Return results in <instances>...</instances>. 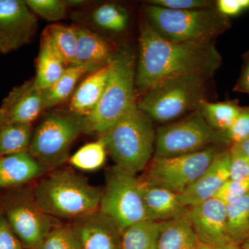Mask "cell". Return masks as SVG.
<instances>
[{
	"mask_svg": "<svg viewBox=\"0 0 249 249\" xmlns=\"http://www.w3.org/2000/svg\"><path fill=\"white\" fill-rule=\"evenodd\" d=\"M222 65L214 42L180 43L163 38L144 20L139 31L136 87L146 92L163 80L197 75L211 78Z\"/></svg>",
	"mask_w": 249,
	"mask_h": 249,
	"instance_id": "obj_1",
	"label": "cell"
},
{
	"mask_svg": "<svg viewBox=\"0 0 249 249\" xmlns=\"http://www.w3.org/2000/svg\"><path fill=\"white\" fill-rule=\"evenodd\" d=\"M36 202L45 213L76 219L99 209L103 190L71 169L55 170L34 186Z\"/></svg>",
	"mask_w": 249,
	"mask_h": 249,
	"instance_id": "obj_2",
	"label": "cell"
},
{
	"mask_svg": "<svg viewBox=\"0 0 249 249\" xmlns=\"http://www.w3.org/2000/svg\"><path fill=\"white\" fill-rule=\"evenodd\" d=\"M153 123L137 106L99 134L116 166L135 176L145 170L155 153Z\"/></svg>",
	"mask_w": 249,
	"mask_h": 249,
	"instance_id": "obj_3",
	"label": "cell"
},
{
	"mask_svg": "<svg viewBox=\"0 0 249 249\" xmlns=\"http://www.w3.org/2000/svg\"><path fill=\"white\" fill-rule=\"evenodd\" d=\"M137 61L127 46L116 49L107 84L94 110L84 118L85 133H101L137 106Z\"/></svg>",
	"mask_w": 249,
	"mask_h": 249,
	"instance_id": "obj_4",
	"label": "cell"
},
{
	"mask_svg": "<svg viewBox=\"0 0 249 249\" xmlns=\"http://www.w3.org/2000/svg\"><path fill=\"white\" fill-rule=\"evenodd\" d=\"M145 20L163 38L180 43L214 42L231 27L229 18L215 8L171 10L147 4Z\"/></svg>",
	"mask_w": 249,
	"mask_h": 249,
	"instance_id": "obj_5",
	"label": "cell"
},
{
	"mask_svg": "<svg viewBox=\"0 0 249 249\" xmlns=\"http://www.w3.org/2000/svg\"><path fill=\"white\" fill-rule=\"evenodd\" d=\"M209 79L191 74L168 78L147 91L137 107L153 122L168 124L200 109L208 100Z\"/></svg>",
	"mask_w": 249,
	"mask_h": 249,
	"instance_id": "obj_6",
	"label": "cell"
},
{
	"mask_svg": "<svg viewBox=\"0 0 249 249\" xmlns=\"http://www.w3.org/2000/svg\"><path fill=\"white\" fill-rule=\"evenodd\" d=\"M0 211L24 249H34L61 224L39 207L30 183L0 190Z\"/></svg>",
	"mask_w": 249,
	"mask_h": 249,
	"instance_id": "obj_7",
	"label": "cell"
},
{
	"mask_svg": "<svg viewBox=\"0 0 249 249\" xmlns=\"http://www.w3.org/2000/svg\"><path fill=\"white\" fill-rule=\"evenodd\" d=\"M84 129V117L70 111L49 113L33 134L29 154L47 172L53 171L68 160L71 144Z\"/></svg>",
	"mask_w": 249,
	"mask_h": 249,
	"instance_id": "obj_8",
	"label": "cell"
},
{
	"mask_svg": "<svg viewBox=\"0 0 249 249\" xmlns=\"http://www.w3.org/2000/svg\"><path fill=\"white\" fill-rule=\"evenodd\" d=\"M222 144H231L225 132L211 128L199 109L157 129L152 158L188 155Z\"/></svg>",
	"mask_w": 249,
	"mask_h": 249,
	"instance_id": "obj_9",
	"label": "cell"
},
{
	"mask_svg": "<svg viewBox=\"0 0 249 249\" xmlns=\"http://www.w3.org/2000/svg\"><path fill=\"white\" fill-rule=\"evenodd\" d=\"M99 210L116 224L121 234L133 224L148 220L139 178L116 165L109 168Z\"/></svg>",
	"mask_w": 249,
	"mask_h": 249,
	"instance_id": "obj_10",
	"label": "cell"
},
{
	"mask_svg": "<svg viewBox=\"0 0 249 249\" xmlns=\"http://www.w3.org/2000/svg\"><path fill=\"white\" fill-rule=\"evenodd\" d=\"M221 151L214 145L188 155L152 158L140 179L180 195L196 182Z\"/></svg>",
	"mask_w": 249,
	"mask_h": 249,
	"instance_id": "obj_11",
	"label": "cell"
},
{
	"mask_svg": "<svg viewBox=\"0 0 249 249\" xmlns=\"http://www.w3.org/2000/svg\"><path fill=\"white\" fill-rule=\"evenodd\" d=\"M37 29L36 15L22 0H0V53L29 43Z\"/></svg>",
	"mask_w": 249,
	"mask_h": 249,
	"instance_id": "obj_12",
	"label": "cell"
},
{
	"mask_svg": "<svg viewBox=\"0 0 249 249\" xmlns=\"http://www.w3.org/2000/svg\"><path fill=\"white\" fill-rule=\"evenodd\" d=\"M188 217L199 243L211 248L232 244L228 233L227 206L216 198L188 208Z\"/></svg>",
	"mask_w": 249,
	"mask_h": 249,
	"instance_id": "obj_13",
	"label": "cell"
},
{
	"mask_svg": "<svg viewBox=\"0 0 249 249\" xmlns=\"http://www.w3.org/2000/svg\"><path fill=\"white\" fill-rule=\"evenodd\" d=\"M44 109L43 90L34 78L14 88L4 98L0 107V126L31 124Z\"/></svg>",
	"mask_w": 249,
	"mask_h": 249,
	"instance_id": "obj_14",
	"label": "cell"
},
{
	"mask_svg": "<svg viewBox=\"0 0 249 249\" xmlns=\"http://www.w3.org/2000/svg\"><path fill=\"white\" fill-rule=\"evenodd\" d=\"M70 225L81 249H121L119 229L99 209L73 219Z\"/></svg>",
	"mask_w": 249,
	"mask_h": 249,
	"instance_id": "obj_15",
	"label": "cell"
},
{
	"mask_svg": "<svg viewBox=\"0 0 249 249\" xmlns=\"http://www.w3.org/2000/svg\"><path fill=\"white\" fill-rule=\"evenodd\" d=\"M230 150H222L196 182L179 195L182 204L188 209L213 198L230 178Z\"/></svg>",
	"mask_w": 249,
	"mask_h": 249,
	"instance_id": "obj_16",
	"label": "cell"
},
{
	"mask_svg": "<svg viewBox=\"0 0 249 249\" xmlns=\"http://www.w3.org/2000/svg\"><path fill=\"white\" fill-rule=\"evenodd\" d=\"M78 42L73 66L81 67L92 73L110 65L116 49L96 33L84 27H76Z\"/></svg>",
	"mask_w": 249,
	"mask_h": 249,
	"instance_id": "obj_17",
	"label": "cell"
},
{
	"mask_svg": "<svg viewBox=\"0 0 249 249\" xmlns=\"http://www.w3.org/2000/svg\"><path fill=\"white\" fill-rule=\"evenodd\" d=\"M139 180V188L147 219L161 222L178 217L186 212L179 195L161 187Z\"/></svg>",
	"mask_w": 249,
	"mask_h": 249,
	"instance_id": "obj_18",
	"label": "cell"
},
{
	"mask_svg": "<svg viewBox=\"0 0 249 249\" xmlns=\"http://www.w3.org/2000/svg\"><path fill=\"white\" fill-rule=\"evenodd\" d=\"M47 172L29 152L1 157L0 190L29 184Z\"/></svg>",
	"mask_w": 249,
	"mask_h": 249,
	"instance_id": "obj_19",
	"label": "cell"
},
{
	"mask_svg": "<svg viewBox=\"0 0 249 249\" xmlns=\"http://www.w3.org/2000/svg\"><path fill=\"white\" fill-rule=\"evenodd\" d=\"M110 65L93 71L77 88L70 105V111L82 117L91 114L102 97L110 72Z\"/></svg>",
	"mask_w": 249,
	"mask_h": 249,
	"instance_id": "obj_20",
	"label": "cell"
},
{
	"mask_svg": "<svg viewBox=\"0 0 249 249\" xmlns=\"http://www.w3.org/2000/svg\"><path fill=\"white\" fill-rule=\"evenodd\" d=\"M187 211L178 217L160 222L157 249H198L199 242Z\"/></svg>",
	"mask_w": 249,
	"mask_h": 249,
	"instance_id": "obj_21",
	"label": "cell"
},
{
	"mask_svg": "<svg viewBox=\"0 0 249 249\" xmlns=\"http://www.w3.org/2000/svg\"><path fill=\"white\" fill-rule=\"evenodd\" d=\"M42 41L52 49L66 66H73L78 42L76 27L60 24L49 25L42 33Z\"/></svg>",
	"mask_w": 249,
	"mask_h": 249,
	"instance_id": "obj_22",
	"label": "cell"
},
{
	"mask_svg": "<svg viewBox=\"0 0 249 249\" xmlns=\"http://www.w3.org/2000/svg\"><path fill=\"white\" fill-rule=\"evenodd\" d=\"M160 222L142 221L121 234V249H157Z\"/></svg>",
	"mask_w": 249,
	"mask_h": 249,
	"instance_id": "obj_23",
	"label": "cell"
},
{
	"mask_svg": "<svg viewBox=\"0 0 249 249\" xmlns=\"http://www.w3.org/2000/svg\"><path fill=\"white\" fill-rule=\"evenodd\" d=\"M241 109L242 107L234 101L213 103L204 100L199 110L211 128L226 132L235 122Z\"/></svg>",
	"mask_w": 249,
	"mask_h": 249,
	"instance_id": "obj_24",
	"label": "cell"
},
{
	"mask_svg": "<svg viewBox=\"0 0 249 249\" xmlns=\"http://www.w3.org/2000/svg\"><path fill=\"white\" fill-rule=\"evenodd\" d=\"M87 73V70L81 67H67L63 74L54 84L43 90L45 109L65 102L74 91L78 80Z\"/></svg>",
	"mask_w": 249,
	"mask_h": 249,
	"instance_id": "obj_25",
	"label": "cell"
},
{
	"mask_svg": "<svg viewBox=\"0 0 249 249\" xmlns=\"http://www.w3.org/2000/svg\"><path fill=\"white\" fill-rule=\"evenodd\" d=\"M32 137L31 124L0 126V157L29 152Z\"/></svg>",
	"mask_w": 249,
	"mask_h": 249,
	"instance_id": "obj_26",
	"label": "cell"
},
{
	"mask_svg": "<svg viewBox=\"0 0 249 249\" xmlns=\"http://www.w3.org/2000/svg\"><path fill=\"white\" fill-rule=\"evenodd\" d=\"M66 65L45 42H41L37 59L36 84L42 90L52 86L63 74Z\"/></svg>",
	"mask_w": 249,
	"mask_h": 249,
	"instance_id": "obj_27",
	"label": "cell"
},
{
	"mask_svg": "<svg viewBox=\"0 0 249 249\" xmlns=\"http://www.w3.org/2000/svg\"><path fill=\"white\" fill-rule=\"evenodd\" d=\"M228 233L232 244L249 237V192L240 199L227 206Z\"/></svg>",
	"mask_w": 249,
	"mask_h": 249,
	"instance_id": "obj_28",
	"label": "cell"
},
{
	"mask_svg": "<svg viewBox=\"0 0 249 249\" xmlns=\"http://www.w3.org/2000/svg\"><path fill=\"white\" fill-rule=\"evenodd\" d=\"M91 20L104 30L121 33L128 26L129 14L127 10L120 5L106 3L93 11Z\"/></svg>",
	"mask_w": 249,
	"mask_h": 249,
	"instance_id": "obj_29",
	"label": "cell"
},
{
	"mask_svg": "<svg viewBox=\"0 0 249 249\" xmlns=\"http://www.w3.org/2000/svg\"><path fill=\"white\" fill-rule=\"evenodd\" d=\"M106 146L101 139L80 147L70 157L72 166L85 171L99 169L104 165L107 156Z\"/></svg>",
	"mask_w": 249,
	"mask_h": 249,
	"instance_id": "obj_30",
	"label": "cell"
},
{
	"mask_svg": "<svg viewBox=\"0 0 249 249\" xmlns=\"http://www.w3.org/2000/svg\"><path fill=\"white\" fill-rule=\"evenodd\" d=\"M34 249H81L70 224L53 228Z\"/></svg>",
	"mask_w": 249,
	"mask_h": 249,
	"instance_id": "obj_31",
	"label": "cell"
},
{
	"mask_svg": "<svg viewBox=\"0 0 249 249\" xmlns=\"http://www.w3.org/2000/svg\"><path fill=\"white\" fill-rule=\"evenodd\" d=\"M34 14L49 22H56L66 17L67 6L60 0H26Z\"/></svg>",
	"mask_w": 249,
	"mask_h": 249,
	"instance_id": "obj_32",
	"label": "cell"
},
{
	"mask_svg": "<svg viewBox=\"0 0 249 249\" xmlns=\"http://www.w3.org/2000/svg\"><path fill=\"white\" fill-rule=\"evenodd\" d=\"M147 4L171 10H196L216 7V1L210 0H151Z\"/></svg>",
	"mask_w": 249,
	"mask_h": 249,
	"instance_id": "obj_33",
	"label": "cell"
},
{
	"mask_svg": "<svg viewBox=\"0 0 249 249\" xmlns=\"http://www.w3.org/2000/svg\"><path fill=\"white\" fill-rule=\"evenodd\" d=\"M249 192V183L237 182L229 179L219 188L214 197L226 206L240 199Z\"/></svg>",
	"mask_w": 249,
	"mask_h": 249,
	"instance_id": "obj_34",
	"label": "cell"
},
{
	"mask_svg": "<svg viewBox=\"0 0 249 249\" xmlns=\"http://www.w3.org/2000/svg\"><path fill=\"white\" fill-rule=\"evenodd\" d=\"M230 178L237 182L249 183V158L231 146Z\"/></svg>",
	"mask_w": 249,
	"mask_h": 249,
	"instance_id": "obj_35",
	"label": "cell"
},
{
	"mask_svg": "<svg viewBox=\"0 0 249 249\" xmlns=\"http://www.w3.org/2000/svg\"><path fill=\"white\" fill-rule=\"evenodd\" d=\"M231 145L239 143L249 137V106L242 107L235 122L225 132Z\"/></svg>",
	"mask_w": 249,
	"mask_h": 249,
	"instance_id": "obj_36",
	"label": "cell"
},
{
	"mask_svg": "<svg viewBox=\"0 0 249 249\" xmlns=\"http://www.w3.org/2000/svg\"><path fill=\"white\" fill-rule=\"evenodd\" d=\"M0 249H24L0 211Z\"/></svg>",
	"mask_w": 249,
	"mask_h": 249,
	"instance_id": "obj_37",
	"label": "cell"
},
{
	"mask_svg": "<svg viewBox=\"0 0 249 249\" xmlns=\"http://www.w3.org/2000/svg\"><path fill=\"white\" fill-rule=\"evenodd\" d=\"M216 9L228 18L238 16L249 9V0H218L216 1Z\"/></svg>",
	"mask_w": 249,
	"mask_h": 249,
	"instance_id": "obj_38",
	"label": "cell"
},
{
	"mask_svg": "<svg viewBox=\"0 0 249 249\" xmlns=\"http://www.w3.org/2000/svg\"><path fill=\"white\" fill-rule=\"evenodd\" d=\"M233 90L237 92L249 94V53H247L246 56L242 73Z\"/></svg>",
	"mask_w": 249,
	"mask_h": 249,
	"instance_id": "obj_39",
	"label": "cell"
},
{
	"mask_svg": "<svg viewBox=\"0 0 249 249\" xmlns=\"http://www.w3.org/2000/svg\"><path fill=\"white\" fill-rule=\"evenodd\" d=\"M231 146L249 158V137L243 142L239 143L232 144Z\"/></svg>",
	"mask_w": 249,
	"mask_h": 249,
	"instance_id": "obj_40",
	"label": "cell"
},
{
	"mask_svg": "<svg viewBox=\"0 0 249 249\" xmlns=\"http://www.w3.org/2000/svg\"><path fill=\"white\" fill-rule=\"evenodd\" d=\"M212 249H243L239 248L235 244H229V245L222 246V247H215V248H211Z\"/></svg>",
	"mask_w": 249,
	"mask_h": 249,
	"instance_id": "obj_41",
	"label": "cell"
},
{
	"mask_svg": "<svg viewBox=\"0 0 249 249\" xmlns=\"http://www.w3.org/2000/svg\"><path fill=\"white\" fill-rule=\"evenodd\" d=\"M67 6H78V5L84 4L85 1L82 0H70V1H65Z\"/></svg>",
	"mask_w": 249,
	"mask_h": 249,
	"instance_id": "obj_42",
	"label": "cell"
},
{
	"mask_svg": "<svg viewBox=\"0 0 249 249\" xmlns=\"http://www.w3.org/2000/svg\"><path fill=\"white\" fill-rule=\"evenodd\" d=\"M242 249H249V237L245 242H242Z\"/></svg>",
	"mask_w": 249,
	"mask_h": 249,
	"instance_id": "obj_43",
	"label": "cell"
},
{
	"mask_svg": "<svg viewBox=\"0 0 249 249\" xmlns=\"http://www.w3.org/2000/svg\"><path fill=\"white\" fill-rule=\"evenodd\" d=\"M198 249H211V247H208V246L202 245V244L199 243V247H198Z\"/></svg>",
	"mask_w": 249,
	"mask_h": 249,
	"instance_id": "obj_44",
	"label": "cell"
}]
</instances>
